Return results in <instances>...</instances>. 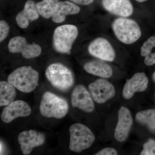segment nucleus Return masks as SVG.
I'll use <instances>...</instances> for the list:
<instances>
[{
  "label": "nucleus",
  "mask_w": 155,
  "mask_h": 155,
  "mask_svg": "<svg viewBox=\"0 0 155 155\" xmlns=\"http://www.w3.org/2000/svg\"><path fill=\"white\" fill-rule=\"evenodd\" d=\"M8 48L12 53H20L25 59L38 57L41 53L40 46L35 44H29L23 37H14L9 42Z\"/></svg>",
  "instance_id": "7"
},
{
  "label": "nucleus",
  "mask_w": 155,
  "mask_h": 155,
  "mask_svg": "<svg viewBox=\"0 0 155 155\" xmlns=\"http://www.w3.org/2000/svg\"><path fill=\"white\" fill-rule=\"evenodd\" d=\"M20 148L24 155L29 154L34 148L44 143L45 137L43 134L35 130H30L21 132L18 137Z\"/></svg>",
  "instance_id": "11"
},
{
  "label": "nucleus",
  "mask_w": 155,
  "mask_h": 155,
  "mask_svg": "<svg viewBox=\"0 0 155 155\" xmlns=\"http://www.w3.org/2000/svg\"><path fill=\"white\" fill-rule=\"evenodd\" d=\"M79 6L69 1H61L58 3L51 16L53 22L59 23L64 22L68 15H74L80 12Z\"/></svg>",
  "instance_id": "17"
},
{
  "label": "nucleus",
  "mask_w": 155,
  "mask_h": 155,
  "mask_svg": "<svg viewBox=\"0 0 155 155\" xmlns=\"http://www.w3.org/2000/svg\"><path fill=\"white\" fill-rule=\"evenodd\" d=\"M31 113V108L28 103L22 100H17L12 102L3 109L1 119L5 123H9L18 117L29 116Z\"/></svg>",
  "instance_id": "10"
},
{
  "label": "nucleus",
  "mask_w": 155,
  "mask_h": 155,
  "mask_svg": "<svg viewBox=\"0 0 155 155\" xmlns=\"http://www.w3.org/2000/svg\"><path fill=\"white\" fill-rule=\"evenodd\" d=\"M141 155H155V140L152 139L144 143L143 150L140 153Z\"/></svg>",
  "instance_id": "23"
},
{
  "label": "nucleus",
  "mask_w": 155,
  "mask_h": 155,
  "mask_svg": "<svg viewBox=\"0 0 155 155\" xmlns=\"http://www.w3.org/2000/svg\"><path fill=\"white\" fill-rule=\"evenodd\" d=\"M133 123L130 111L124 107H122L118 111V121L115 129L114 137L117 141H125Z\"/></svg>",
  "instance_id": "13"
},
{
  "label": "nucleus",
  "mask_w": 155,
  "mask_h": 155,
  "mask_svg": "<svg viewBox=\"0 0 155 155\" xmlns=\"http://www.w3.org/2000/svg\"><path fill=\"white\" fill-rule=\"evenodd\" d=\"M148 79L144 72L135 73L131 78L126 81L123 90L122 96L125 99H129L136 92H142L147 89Z\"/></svg>",
  "instance_id": "14"
},
{
  "label": "nucleus",
  "mask_w": 155,
  "mask_h": 155,
  "mask_svg": "<svg viewBox=\"0 0 155 155\" xmlns=\"http://www.w3.org/2000/svg\"><path fill=\"white\" fill-rule=\"evenodd\" d=\"M89 53L102 61L112 62L116 57V53L110 43L104 38L95 39L89 45Z\"/></svg>",
  "instance_id": "9"
},
{
  "label": "nucleus",
  "mask_w": 155,
  "mask_h": 155,
  "mask_svg": "<svg viewBox=\"0 0 155 155\" xmlns=\"http://www.w3.org/2000/svg\"><path fill=\"white\" fill-rule=\"evenodd\" d=\"M136 120L139 123L146 125L152 130H155V110L150 109L140 111L136 115Z\"/></svg>",
  "instance_id": "21"
},
{
  "label": "nucleus",
  "mask_w": 155,
  "mask_h": 155,
  "mask_svg": "<svg viewBox=\"0 0 155 155\" xmlns=\"http://www.w3.org/2000/svg\"><path fill=\"white\" fill-rule=\"evenodd\" d=\"M78 34V29L75 25L66 24L58 26L53 34V47L58 52L70 54Z\"/></svg>",
  "instance_id": "6"
},
{
  "label": "nucleus",
  "mask_w": 155,
  "mask_h": 155,
  "mask_svg": "<svg viewBox=\"0 0 155 155\" xmlns=\"http://www.w3.org/2000/svg\"><path fill=\"white\" fill-rule=\"evenodd\" d=\"M38 72L31 66H23L15 69L9 75L8 82L22 92L30 93L36 88Z\"/></svg>",
  "instance_id": "1"
},
{
  "label": "nucleus",
  "mask_w": 155,
  "mask_h": 155,
  "mask_svg": "<svg viewBox=\"0 0 155 155\" xmlns=\"http://www.w3.org/2000/svg\"><path fill=\"white\" fill-rule=\"evenodd\" d=\"M96 155H116L117 152L115 149L113 148L108 147L100 150Z\"/></svg>",
  "instance_id": "25"
},
{
  "label": "nucleus",
  "mask_w": 155,
  "mask_h": 155,
  "mask_svg": "<svg viewBox=\"0 0 155 155\" xmlns=\"http://www.w3.org/2000/svg\"><path fill=\"white\" fill-rule=\"evenodd\" d=\"M84 69L89 74L103 78H108L113 75L110 66L101 60L89 61L84 64Z\"/></svg>",
  "instance_id": "18"
},
{
  "label": "nucleus",
  "mask_w": 155,
  "mask_h": 155,
  "mask_svg": "<svg viewBox=\"0 0 155 155\" xmlns=\"http://www.w3.org/2000/svg\"><path fill=\"white\" fill-rule=\"evenodd\" d=\"M140 54L144 57V64L147 66L155 64V36L150 37L140 48Z\"/></svg>",
  "instance_id": "19"
},
{
  "label": "nucleus",
  "mask_w": 155,
  "mask_h": 155,
  "mask_svg": "<svg viewBox=\"0 0 155 155\" xmlns=\"http://www.w3.org/2000/svg\"><path fill=\"white\" fill-rule=\"evenodd\" d=\"M112 27L117 38L125 44L134 43L141 36V29L138 24L134 20L126 17L115 19Z\"/></svg>",
  "instance_id": "2"
},
{
  "label": "nucleus",
  "mask_w": 155,
  "mask_h": 155,
  "mask_svg": "<svg viewBox=\"0 0 155 155\" xmlns=\"http://www.w3.org/2000/svg\"><path fill=\"white\" fill-rule=\"evenodd\" d=\"M69 149L75 153H80L87 149L94 142L95 137L91 130L85 125L75 123L69 127Z\"/></svg>",
  "instance_id": "5"
},
{
  "label": "nucleus",
  "mask_w": 155,
  "mask_h": 155,
  "mask_svg": "<svg viewBox=\"0 0 155 155\" xmlns=\"http://www.w3.org/2000/svg\"><path fill=\"white\" fill-rule=\"evenodd\" d=\"M39 108L44 117L59 119L67 115L69 105L66 100L47 91L43 94Z\"/></svg>",
  "instance_id": "3"
},
{
  "label": "nucleus",
  "mask_w": 155,
  "mask_h": 155,
  "mask_svg": "<svg viewBox=\"0 0 155 155\" xmlns=\"http://www.w3.org/2000/svg\"><path fill=\"white\" fill-rule=\"evenodd\" d=\"M136 2H138L142 3L143 2H146L147 0H135Z\"/></svg>",
  "instance_id": "28"
},
{
  "label": "nucleus",
  "mask_w": 155,
  "mask_h": 155,
  "mask_svg": "<svg viewBox=\"0 0 155 155\" xmlns=\"http://www.w3.org/2000/svg\"><path fill=\"white\" fill-rule=\"evenodd\" d=\"M59 0H42L36 3L40 15L45 19H48L52 15Z\"/></svg>",
  "instance_id": "22"
},
{
  "label": "nucleus",
  "mask_w": 155,
  "mask_h": 155,
  "mask_svg": "<svg viewBox=\"0 0 155 155\" xmlns=\"http://www.w3.org/2000/svg\"><path fill=\"white\" fill-rule=\"evenodd\" d=\"M10 27L8 23L4 20L0 21V42H2L8 36Z\"/></svg>",
  "instance_id": "24"
},
{
  "label": "nucleus",
  "mask_w": 155,
  "mask_h": 155,
  "mask_svg": "<svg viewBox=\"0 0 155 155\" xmlns=\"http://www.w3.org/2000/svg\"><path fill=\"white\" fill-rule=\"evenodd\" d=\"M101 3L106 11L120 17H130L133 13L130 0H102Z\"/></svg>",
  "instance_id": "15"
},
{
  "label": "nucleus",
  "mask_w": 155,
  "mask_h": 155,
  "mask_svg": "<svg viewBox=\"0 0 155 155\" xmlns=\"http://www.w3.org/2000/svg\"><path fill=\"white\" fill-rule=\"evenodd\" d=\"M16 96L15 87L6 81L0 82V106H6L14 101Z\"/></svg>",
  "instance_id": "20"
},
{
  "label": "nucleus",
  "mask_w": 155,
  "mask_h": 155,
  "mask_svg": "<svg viewBox=\"0 0 155 155\" xmlns=\"http://www.w3.org/2000/svg\"><path fill=\"white\" fill-rule=\"evenodd\" d=\"M91 94L82 85L75 87L71 95V103L73 107L78 108L87 113L94 110V105Z\"/></svg>",
  "instance_id": "12"
},
{
  "label": "nucleus",
  "mask_w": 155,
  "mask_h": 155,
  "mask_svg": "<svg viewBox=\"0 0 155 155\" xmlns=\"http://www.w3.org/2000/svg\"><path fill=\"white\" fill-rule=\"evenodd\" d=\"M4 145H3L2 143V141H1V155L2 154V153H3V151H4Z\"/></svg>",
  "instance_id": "27"
},
{
  "label": "nucleus",
  "mask_w": 155,
  "mask_h": 155,
  "mask_svg": "<svg viewBox=\"0 0 155 155\" xmlns=\"http://www.w3.org/2000/svg\"><path fill=\"white\" fill-rule=\"evenodd\" d=\"M70 2L76 5H88L93 2L94 0H69Z\"/></svg>",
  "instance_id": "26"
},
{
  "label": "nucleus",
  "mask_w": 155,
  "mask_h": 155,
  "mask_svg": "<svg viewBox=\"0 0 155 155\" xmlns=\"http://www.w3.org/2000/svg\"><path fill=\"white\" fill-rule=\"evenodd\" d=\"M36 4L32 0H28L25 3L24 8L16 17V21L19 27L27 28L29 22L38 19L39 16Z\"/></svg>",
  "instance_id": "16"
},
{
  "label": "nucleus",
  "mask_w": 155,
  "mask_h": 155,
  "mask_svg": "<svg viewBox=\"0 0 155 155\" xmlns=\"http://www.w3.org/2000/svg\"><path fill=\"white\" fill-rule=\"evenodd\" d=\"M46 77L54 87L67 91L74 84L73 73L69 68L61 63L50 65L45 72Z\"/></svg>",
  "instance_id": "4"
},
{
  "label": "nucleus",
  "mask_w": 155,
  "mask_h": 155,
  "mask_svg": "<svg viewBox=\"0 0 155 155\" xmlns=\"http://www.w3.org/2000/svg\"><path fill=\"white\" fill-rule=\"evenodd\" d=\"M152 78L154 82H155V71L154 72V73H153L152 75Z\"/></svg>",
  "instance_id": "29"
},
{
  "label": "nucleus",
  "mask_w": 155,
  "mask_h": 155,
  "mask_svg": "<svg viewBox=\"0 0 155 155\" xmlns=\"http://www.w3.org/2000/svg\"></svg>",
  "instance_id": "30"
},
{
  "label": "nucleus",
  "mask_w": 155,
  "mask_h": 155,
  "mask_svg": "<svg viewBox=\"0 0 155 155\" xmlns=\"http://www.w3.org/2000/svg\"><path fill=\"white\" fill-rule=\"evenodd\" d=\"M88 89L95 102L103 104L110 99L116 94L115 87L110 82L104 78H99L90 84Z\"/></svg>",
  "instance_id": "8"
}]
</instances>
